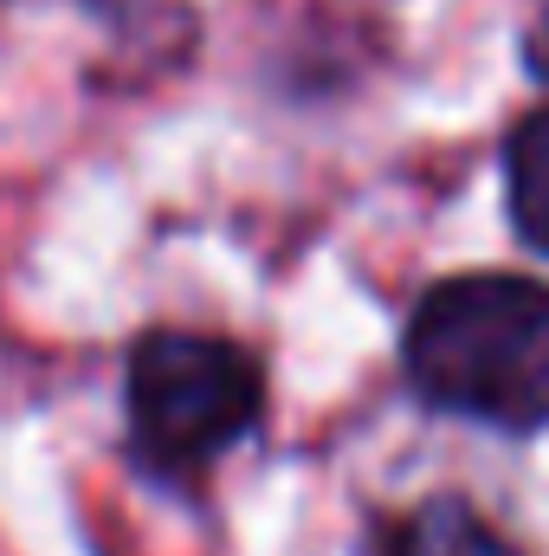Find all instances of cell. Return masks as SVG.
Instances as JSON below:
<instances>
[{
    "instance_id": "obj_4",
    "label": "cell",
    "mask_w": 549,
    "mask_h": 556,
    "mask_svg": "<svg viewBox=\"0 0 549 556\" xmlns=\"http://www.w3.org/2000/svg\"><path fill=\"white\" fill-rule=\"evenodd\" d=\"M505 194H511V220L518 233L549 253V104L537 117L518 124L511 137V155H505Z\"/></svg>"
},
{
    "instance_id": "obj_3",
    "label": "cell",
    "mask_w": 549,
    "mask_h": 556,
    "mask_svg": "<svg viewBox=\"0 0 549 556\" xmlns=\"http://www.w3.org/2000/svg\"><path fill=\"white\" fill-rule=\"evenodd\" d=\"M369 556H518V544L465 498H420L375 525Z\"/></svg>"
},
{
    "instance_id": "obj_5",
    "label": "cell",
    "mask_w": 549,
    "mask_h": 556,
    "mask_svg": "<svg viewBox=\"0 0 549 556\" xmlns=\"http://www.w3.org/2000/svg\"><path fill=\"white\" fill-rule=\"evenodd\" d=\"M524 59H531V72H537V78L549 85V13L537 20V26H531V52H524Z\"/></svg>"
},
{
    "instance_id": "obj_2",
    "label": "cell",
    "mask_w": 549,
    "mask_h": 556,
    "mask_svg": "<svg viewBox=\"0 0 549 556\" xmlns=\"http://www.w3.org/2000/svg\"><path fill=\"white\" fill-rule=\"evenodd\" d=\"M130 446L155 479H201L227 446L253 433L266 408V369L201 330H149L124 376Z\"/></svg>"
},
{
    "instance_id": "obj_1",
    "label": "cell",
    "mask_w": 549,
    "mask_h": 556,
    "mask_svg": "<svg viewBox=\"0 0 549 556\" xmlns=\"http://www.w3.org/2000/svg\"><path fill=\"white\" fill-rule=\"evenodd\" d=\"M408 382L439 415L498 433L549 427V285L518 273L433 285L408 317Z\"/></svg>"
}]
</instances>
